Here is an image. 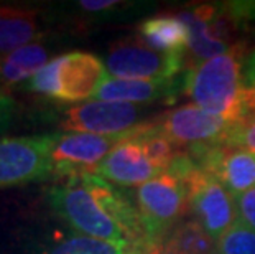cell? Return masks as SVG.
Returning a JSON list of instances; mask_svg holds the SVG:
<instances>
[{
  "label": "cell",
  "instance_id": "cell-1",
  "mask_svg": "<svg viewBox=\"0 0 255 254\" xmlns=\"http://www.w3.org/2000/svg\"><path fill=\"white\" fill-rule=\"evenodd\" d=\"M48 203L81 236L133 253L150 248L137 203L94 174L59 180L48 190Z\"/></svg>",
  "mask_w": 255,
  "mask_h": 254
},
{
  "label": "cell",
  "instance_id": "cell-2",
  "mask_svg": "<svg viewBox=\"0 0 255 254\" xmlns=\"http://www.w3.org/2000/svg\"><path fill=\"white\" fill-rule=\"evenodd\" d=\"M251 53L246 40L239 41L224 55L214 56L188 68L184 73V91L193 104L236 124L247 116L242 101V69Z\"/></svg>",
  "mask_w": 255,
  "mask_h": 254
},
{
  "label": "cell",
  "instance_id": "cell-3",
  "mask_svg": "<svg viewBox=\"0 0 255 254\" xmlns=\"http://www.w3.org/2000/svg\"><path fill=\"white\" fill-rule=\"evenodd\" d=\"M107 79L106 64L88 51H71L51 59L25 83L26 89L59 102L94 98Z\"/></svg>",
  "mask_w": 255,
  "mask_h": 254
},
{
  "label": "cell",
  "instance_id": "cell-4",
  "mask_svg": "<svg viewBox=\"0 0 255 254\" xmlns=\"http://www.w3.org/2000/svg\"><path fill=\"white\" fill-rule=\"evenodd\" d=\"M170 170L181 177L188 193V212L216 241L239 221L236 198L213 175L194 164L186 152H178Z\"/></svg>",
  "mask_w": 255,
  "mask_h": 254
},
{
  "label": "cell",
  "instance_id": "cell-5",
  "mask_svg": "<svg viewBox=\"0 0 255 254\" xmlns=\"http://www.w3.org/2000/svg\"><path fill=\"white\" fill-rule=\"evenodd\" d=\"M140 220L150 246L163 240L188 213V193L180 175L170 169L143 183L135 192Z\"/></svg>",
  "mask_w": 255,
  "mask_h": 254
},
{
  "label": "cell",
  "instance_id": "cell-6",
  "mask_svg": "<svg viewBox=\"0 0 255 254\" xmlns=\"http://www.w3.org/2000/svg\"><path fill=\"white\" fill-rule=\"evenodd\" d=\"M184 58L155 50L142 36H126L109 46L106 68L112 78L119 79L163 81L180 76Z\"/></svg>",
  "mask_w": 255,
  "mask_h": 254
},
{
  "label": "cell",
  "instance_id": "cell-7",
  "mask_svg": "<svg viewBox=\"0 0 255 254\" xmlns=\"http://www.w3.org/2000/svg\"><path fill=\"white\" fill-rule=\"evenodd\" d=\"M58 134L0 139V187L51 175V150Z\"/></svg>",
  "mask_w": 255,
  "mask_h": 254
},
{
  "label": "cell",
  "instance_id": "cell-8",
  "mask_svg": "<svg viewBox=\"0 0 255 254\" xmlns=\"http://www.w3.org/2000/svg\"><path fill=\"white\" fill-rule=\"evenodd\" d=\"M183 152L191 157L199 169L222 183L234 198L255 187V152L222 144L191 145Z\"/></svg>",
  "mask_w": 255,
  "mask_h": 254
},
{
  "label": "cell",
  "instance_id": "cell-9",
  "mask_svg": "<svg viewBox=\"0 0 255 254\" xmlns=\"http://www.w3.org/2000/svg\"><path fill=\"white\" fill-rule=\"evenodd\" d=\"M126 134V132H124ZM68 132L58 134L51 150V175L59 180L94 174L101 162L124 137Z\"/></svg>",
  "mask_w": 255,
  "mask_h": 254
},
{
  "label": "cell",
  "instance_id": "cell-10",
  "mask_svg": "<svg viewBox=\"0 0 255 254\" xmlns=\"http://www.w3.org/2000/svg\"><path fill=\"white\" fill-rule=\"evenodd\" d=\"M143 107L128 102L89 101L64 111L61 127L69 132L117 136L140 126Z\"/></svg>",
  "mask_w": 255,
  "mask_h": 254
},
{
  "label": "cell",
  "instance_id": "cell-11",
  "mask_svg": "<svg viewBox=\"0 0 255 254\" xmlns=\"http://www.w3.org/2000/svg\"><path fill=\"white\" fill-rule=\"evenodd\" d=\"M155 119L160 132L175 147L184 149L201 144H222L232 126L224 117L216 116L193 102L168 111Z\"/></svg>",
  "mask_w": 255,
  "mask_h": 254
},
{
  "label": "cell",
  "instance_id": "cell-12",
  "mask_svg": "<svg viewBox=\"0 0 255 254\" xmlns=\"http://www.w3.org/2000/svg\"><path fill=\"white\" fill-rule=\"evenodd\" d=\"M142 126L143 122L124 134V137L96 169L94 175L114 185L140 187L163 174L151 164L146 154L142 139Z\"/></svg>",
  "mask_w": 255,
  "mask_h": 254
},
{
  "label": "cell",
  "instance_id": "cell-13",
  "mask_svg": "<svg viewBox=\"0 0 255 254\" xmlns=\"http://www.w3.org/2000/svg\"><path fill=\"white\" fill-rule=\"evenodd\" d=\"M184 91V73L175 79L163 81H137L107 78L94 94L96 101L128 102V104H145V102H166L171 104Z\"/></svg>",
  "mask_w": 255,
  "mask_h": 254
},
{
  "label": "cell",
  "instance_id": "cell-14",
  "mask_svg": "<svg viewBox=\"0 0 255 254\" xmlns=\"http://www.w3.org/2000/svg\"><path fill=\"white\" fill-rule=\"evenodd\" d=\"M43 12L35 7L0 5V53H10L41 36Z\"/></svg>",
  "mask_w": 255,
  "mask_h": 254
},
{
  "label": "cell",
  "instance_id": "cell-15",
  "mask_svg": "<svg viewBox=\"0 0 255 254\" xmlns=\"http://www.w3.org/2000/svg\"><path fill=\"white\" fill-rule=\"evenodd\" d=\"M138 36L163 53L184 55L189 48V30L176 15H156L138 23Z\"/></svg>",
  "mask_w": 255,
  "mask_h": 254
},
{
  "label": "cell",
  "instance_id": "cell-16",
  "mask_svg": "<svg viewBox=\"0 0 255 254\" xmlns=\"http://www.w3.org/2000/svg\"><path fill=\"white\" fill-rule=\"evenodd\" d=\"M165 254H218V241L196 220L178 223L163 243Z\"/></svg>",
  "mask_w": 255,
  "mask_h": 254
},
{
  "label": "cell",
  "instance_id": "cell-17",
  "mask_svg": "<svg viewBox=\"0 0 255 254\" xmlns=\"http://www.w3.org/2000/svg\"><path fill=\"white\" fill-rule=\"evenodd\" d=\"M41 254H140L130 250L109 245V243L92 240L88 236L73 235L66 240L56 243Z\"/></svg>",
  "mask_w": 255,
  "mask_h": 254
},
{
  "label": "cell",
  "instance_id": "cell-18",
  "mask_svg": "<svg viewBox=\"0 0 255 254\" xmlns=\"http://www.w3.org/2000/svg\"><path fill=\"white\" fill-rule=\"evenodd\" d=\"M7 61H10L15 68H18L26 78H31L43 66H46L50 59V50L40 41L30 43L10 53H2Z\"/></svg>",
  "mask_w": 255,
  "mask_h": 254
},
{
  "label": "cell",
  "instance_id": "cell-19",
  "mask_svg": "<svg viewBox=\"0 0 255 254\" xmlns=\"http://www.w3.org/2000/svg\"><path fill=\"white\" fill-rule=\"evenodd\" d=\"M218 254H255V230L239 218L218 240Z\"/></svg>",
  "mask_w": 255,
  "mask_h": 254
},
{
  "label": "cell",
  "instance_id": "cell-20",
  "mask_svg": "<svg viewBox=\"0 0 255 254\" xmlns=\"http://www.w3.org/2000/svg\"><path fill=\"white\" fill-rule=\"evenodd\" d=\"M222 145L255 152V112L247 114L239 122L232 124L222 140Z\"/></svg>",
  "mask_w": 255,
  "mask_h": 254
},
{
  "label": "cell",
  "instance_id": "cell-21",
  "mask_svg": "<svg viewBox=\"0 0 255 254\" xmlns=\"http://www.w3.org/2000/svg\"><path fill=\"white\" fill-rule=\"evenodd\" d=\"M78 8L84 13L91 15H112L117 12H126V10H133L138 7V3L133 2H121V0H83L78 2Z\"/></svg>",
  "mask_w": 255,
  "mask_h": 254
},
{
  "label": "cell",
  "instance_id": "cell-22",
  "mask_svg": "<svg viewBox=\"0 0 255 254\" xmlns=\"http://www.w3.org/2000/svg\"><path fill=\"white\" fill-rule=\"evenodd\" d=\"M232 17L237 21L239 28L244 31L255 30V0H237V2H227Z\"/></svg>",
  "mask_w": 255,
  "mask_h": 254
},
{
  "label": "cell",
  "instance_id": "cell-23",
  "mask_svg": "<svg viewBox=\"0 0 255 254\" xmlns=\"http://www.w3.org/2000/svg\"><path fill=\"white\" fill-rule=\"evenodd\" d=\"M239 218L255 230V187L242 195L236 197Z\"/></svg>",
  "mask_w": 255,
  "mask_h": 254
},
{
  "label": "cell",
  "instance_id": "cell-24",
  "mask_svg": "<svg viewBox=\"0 0 255 254\" xmlns=\"http://www.w3.org/2000/svg\"><path fill=\"white\" fill-rule=\"evenodd\" d=\"M15 107L17 106H15V101L12 99V96L0 91V132L8 127V124L13 117Z\"/></svg>",
  "mask_w": 255,
  "mask_h": 254
},
{
  "label": "cell",
  "instance_id": "cell-25",
  "mask_svg": "<svg viewBox=\"0 0 255 254\" xmlns=\"http://www.w3.org/2000/svg\"><path fill=\"white\" fill-rule=\"evenodd\" d=\"M242 83L244 88L255 84V48L251 50L247 55L246 61H244V69H242Z\"/></svg>",
  "mask_w": 255,
  "mask_h": 254
},
{
  "label": "cell",
  "instance_id": "cell-26",
  "mask_svg": "<svg viewBox=\"0 0 255 254\" xmlns=\"http://www.w3.org/2000/svg\"><path fill=\"white\" fill-rule=\"evenodd\" d=\"M242 101H244V107H246L247 114L255 112V84L249 86V88H244Z\"/></svg>",
  "mask_w": 255,
  "mask_h": 254
},
{
  "label": "cell",
  "instance_id": "cell-27",
  "mask_svg": "<svg viewBox=\"0 0 255 254\" xmlns=\"http://www.w3.org/2000/svg\"><path fill=\"white\" fill-rule=\"evenodd\" d=\"M140 254H165V251H163V248H161V246H150Z\"/></svg>",
  "mask_w": 255,
  "mask_h": 254
}]
</instances>
